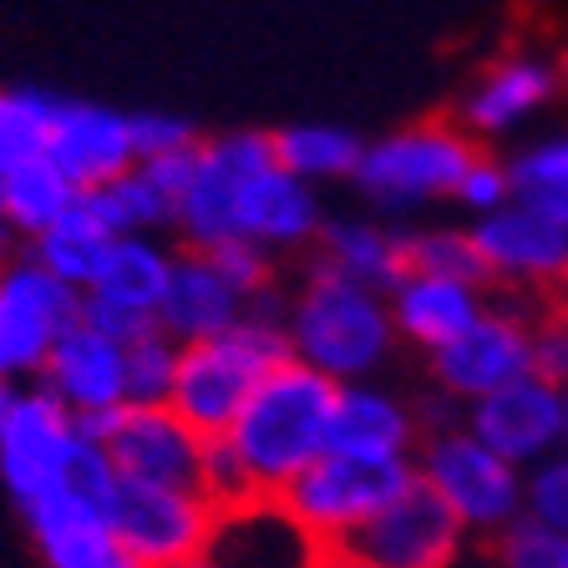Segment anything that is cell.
<instances>
[{
	"label": "cell",
	"mask_w": 568,
	"mask_h": 568,
	"mask_svg": "<svg viewBox=\"0 0 568 568\" xmlns=\"http://www.w3.org/2000/svg\"><path fill=\"white\" fill-rule=\"evenodd\" d=\"M284 335H290V355L300 366L331 376L335 386L376 381V371L402 341L381 290L345 280L320 260L284 295Z\"/></svg>",
	"instance_id": "obj_1"
},
{
	"label": "cell",
	"mask_w": 568,
	"mask_h": 568,
	"mask_svg": "<svg viewBox=\"0 0 568 568\" xmlns=\"http://www.w3.org/2000/svg\"><path fill=\"white\" fill-rule=\"evenodd\" d=\"M335 402H341V386L300 361H284L260 381L239 422L229 426V447L244 457L264 497H280L331 452Z\"/></svg>",
	"instance_id": "obj_2"
},
{
	"label": "cell",
	"mask_w": 568,
	"mask_h": 568,
	"mask_svg": "<svg viewBox=\"0 0 568 568\" xmlns=\"http://www.w3.org/2000/svg\"><path fill=\"white\" fill-rule=\"evenodd\" d=\"M284 361H295V355H290V335H284V295H274L264 305H254V315L234 331L183 345L168 406L203 442L229 437V426L239 422V412L260 390V381L270 371H280Z\"/></svg>",
	"instance_id": "obj_3"
},
{
	"label": "cell",
	"mask_w": 568,
	"mask_h": 568,
	"mask_svg": "<svg viewBox=\"0 0 568 568\" xmlns=\"http://www.w3.org/2000/svg\"><path fill=\"white\" fill-rule=\"evenodd\" d=\"M416 483L447 503L473 544H497L513 523H523V473L467 432H426L416 447Z\"/></svg>",
	"instance_id": "obj_4"
},
{
	"label": "cell",
	"mask_w": 568,
	"mask_h": 568,
	"mask_svg": "<svg viewBox=\"0 0 568 568\" xmlns=\"http://www.w3.org/2000/svg\"><path fill=\"white\" fill-rule=\"evenodd\" d=\"M473 158H477V138L462 122L426 118L366 142V158H361L351 183L366 193V203L376 213L396 219V213H416L426 203L452 199L462 168Z\"/></svg>",
	"instance_id": "obj_5"
},
{
	"label": "cell",
	"mask_w": 568,
	"mask_h": 568,
	"mask_svg": "<svg viewBox=\"0 0 568 568\" xmlns=\"http://www.w3.org/2000/svg\"><path fill=\"white\" fill-rule=\"evenodd\" d=\"M548 305H528L513 295H493L487 315L457 335L452 345L432 351L426 371H432V390L452 396L457 406H473L493 390L513 386V381L544 371L538 361V325H544Z\"/></svg>",
	"instance_id": "obj_6"
},
{
	"label": "cell",
	"mask_w": 568,
	"mask_h": 568,
	"mask_svg": "<svg viewBox=\"0 0 568 568\" xmlns=\"http://www.w3.org/2000/svg\"><path fill=\"white\" fill-rule=\"evenodd\" d=\"M416 487V457H351L325 452L305 477L284 487V508L295 513L325 548H341L376 513Z\"/></svg>",
	"instance_id": "obj_7"
},
{
	"label": "cell",
	"mask_w": 568,
	"mask_h": 568,
	"mask_svg": "<svg viewBox=\"0 0 568 568\" xmlns=\"http://www.w3.org/2000/svg\"><path fill=\"white\" fill-rule=\"evenodd\" d=\"M467 229L493 295H513L528 305H558L568 295V229L544 209L518 199L487 219H473Z\"/></svg>",
	"instance_id": "obj_8"
},
{
	"label": "cell",
	"mask_w": 568,
	"mask_h": 568,
	"mask_svg": "<svg viewBox=\"0 0 568 568\" xmlns=\"http://www.w3.org/2000/svg\"><path fill=\"white\" fill-rule=\"evenodd\" d=\"M77 442H82V422L41 381L31 386L0 381V483L16 497V508L36 503L67 477Z\"/></svg>",
	"instance_id": "obj_9"
},
{
	"label": "cell",
	"mask_w": 568,
	"mask_h": 568,
	"mask_svg": "<svg viewBox=\"0 0 568 568\" xmlns=\"http://www.w3.org/2000/svg\"><path fill=\"white\" fill-rule=\"evenodd\" d=\"M82 315V295L47 274L31 254H16L0 270V381H41L51 351Z\"/></svg>",
	"instance_id": "obj_10"
},
{
	"label": "cell",
	"mask_w": 568,
	"mask_h": 568,
	"mask_svg": "<svg viewBox=\"0 0 568 568\" xmlns=\"http://www.w3.org/2000/svg\"><path fill=\"white\" fill-rule=\"evenodd\" d=\"M213 518H219V508L189 487H153L118 477V487L106 497V523L138 568H178L203 558Z\"/></svg>",
	"instance_id": "obj_11"
},
{
	"label": "cell",
	"mask_w": 568,
	"mask_h": 568,
	"mask_svg": "<svg viewBox=\"0 0 568 568\" xmlns=\"http://www.w3.org/2000/svg\"><path fill=\"white\" fill-rule=\"evenodd\" d=\"M467 548H473L467 528L447 513V503L416 483L331 554H345L366 568H462Z\"/></svg>",
	"instance_id": "obj_12"
},
{
	"label": "cell",
	"mask_w": 568,
	"mask_h": 568,
	"mask_svg": "<svg viewBox=\"0 0 568 568\" xmlns=\"http://www.w3.org/2000/svg\"><path fill=\"white\" fill-rule=\"evenodd\" d=\"M82 432L106 447L118 477L199 493L203 447H209V442H203L189 422H178L173 406H122L118 416L87 422Z\"/></svg>",
	"instance_id": "obj_13"
},
{
	"label": "cell",
	"mask_w": 568,
	"mask_h": 568,
	"mask_svg": "<svg viewBox=\"0 0 568 568\" xmlns=\"http://www.w3.org/2000/svg\"><path fill=\"white\" fill-rule=\"evenodd\" d=\"M274 163L270 132H224V138H203L199 168H193L189 189L178 199L173 229L183 234V248H213L234 239L239 193L260 168Z\"/></svg>",
	"instance_id": "obj_14"
},
{
	"label": "cell",
	"mask_w": 568,
	"mask_h": 568,
	"mask_svg": "<svg viewBox=\"0 0 568 568\" xmlns=\"http://www.w3.org/2000/svg\"><path fill=\"white\" fill-rule=\"evenodd\" d=\"M564 396L568 390L554 376L532 371V376L473 402L462 412V426L503 462H513L518 473H528L532 462L564 452Z\"/></svg>",
	"instance_id": "obj_15"
},
{
	"label": "cell",
	"mask_w": 568,
	"mask_h": 568,
	"mask_svg": "<svg viewBox=\"0 0 568 568\" xmlns=\"http://www.w3.org/2000/svg\"><path fill=\"white\" fill-rule=\"evenodd\" d=\"M203 558L213 568H325L331 548L284 508V497H248L213 518Z\"/></svg>",
	"instance_id": "obj_16"
},
{
	"label": "cell",
	"mask_w": 568,
	"mask_h": 568,
	"mask_svg": "<svg viewBox=\"0 0 568 568\" xmlns=\"http://www.w3.org/2000/svg\"><path fill=\"white\" fill-rule=\"evenodd\" d=\"M41 386L67 406L77 422H102L118 416L128 406V345H118L112 335L92 331L82 315L61 335V345L51 351Z\"/></svg>",
	"instance_id": "obj_17"
},
{
	"label": "cell",
	"mask_w": 568,
	"mask_h": 568,
	"mask_svg": "<svg viewBox=\"0 0 568 568\" xmlns=\"http://www.w3.org/2000/svg\"><path fill=\"white\" fill-rule=\"evenodd\" d=\"M47 158L77 183V193H97L106 183H118L122 173L138 168L132 112H118V106H102V102H67L61 97Z\"/></svg>",
	"instance_id": "obj_18"
},
{
	"label": "cell",
	"mask_w": 568,
	"mask_h": 568,
	"mask_svg": "<svg viewBox=\"0 0 568 568\" xmlns=\"http://www.w3.org/2000/svg\"><path fill=\"white\" fill-rule=\"evenodd\" d=\"M21 518L47 568H138L128 558V548L118 544L102 503L71 493L61 483L51 493H41L36 503H26Z\"/></svg>",
	"instance_id": "obj_19"
},
{
	"label": "cell",
	"mask_w": 568,
	"mask_h": 568,
	"mask_svg": "<svg viewBox=\"0 0 568 568\" xmlns=\"http://www.w3.org/2000/svg\"><path fill=\"white\" fill-rule=\"evenodd\" d=\"M248 315H254V305L213 270L209 254L178 248L173 280H168V295L158 305V331L173 335L178 345H199V341H213V335L244 325Z\"/></svg>",
	"instance_id": "obj_20"
},
{
	"label": "cell",
	"mask_w": 568,
	"mask_h": 568,
	"mask_svg": "<svg viewBox=\"0 0 568 568\" xmlns=\"http://www.w3.org/2000/svg\"><path fill=\"white\" fill-rule=\"evenodd\" d=\"M325 229V209H320L315 189L300 183L295 173H284L280 163L260 168L239 193V219H234V239L270 248L274 260L290 248H305L320 239Z\"/></svg>",
	"instance_id": "obj_21"
},
{
	"label": "cell",
	"mask_w": 568,
	"mask_h": 568,
	"mask_svg": "<svg viewBox=\"0 0 568 568\" xmlns=\"http://www.w3.org/2000/svg\"><path fill=\"white\" fill-rule=\"evenodd\" d=\"M386 305L396 320V335L432 355L487 315L493 290L473 280H447V274H406L386 295Z\"/></svg>",
	"instance_id": "obj_22"
},
{
	"label": "cell",
	"mask_w": 568,
	"mask_h": 568,
	"mask_svg": "<svg viewBox=\"0 0 568 568\" xmlns=\"http://www.w3.org/2000/svg\"><path fill=\"white\" fill-rule=\"evenodd\" d=\"M416 447H422V422H416L412 402H402L396 390L376 386V381L341 386L331 452H351V457H416Z\"/></svg>",
	"instance_id": "obj_23"
},
{
	"label": "cell",
	"mask_w": 568,
	"mask_h": 568,
	"mask_svg": "<svg viewBox=\"0 0 568 568\" xmlns=\"http://www.w3.org/2000/svg\"><path fill=\"white\" fill-rule=\"evenodd\" d=\"M558 92V67L538 57H508L487 67V77H477V87L462 102V128L473 138H497L513 132Z\"/></svg>",
	"instance_id": "obj_24"
},
{
	"label": "cell",
	"mask_w": 568,
	"mask_h": 568,
	"mask_svg": "<svg viewBox=\"0 0 568 568\" xmlns=\"http://www.w3.org/2000/svg\"><path fill=\"white\" fill-rule=\"evenodd\" d=\"M320 264H331L345 280H361L381 295H390L406 280V229H390L381 219H325L315 239Z\"/></svg>",
	"instance_id": "obj_25"
},
{
	"label": "cell",
	"mask_w": 568,
	"mask_h": 568,
	"mask_svg": "<svg viewBox=\"0 0 568 568\" xmlns=\"http://www.w3.org/2000/svg\"><path fill=\"white\" fill-rule=\"evenodd\" d=\"M173 260H178V248L158 244L153 234H122L106 248V264L97 274L92 295L158 320V305H163L168 280H173Z\"/></svg>",
	"instance_id": "obj_26"
},
{
	"label": "cell",
	"mask_w": 568,
	"mask_h": 568,
	"mask_svg": "<svg viewBox=\"0 0 568 568\" xmlns=\"http://www.w3.org/2000/svg\"><path fill=\"white\" fill-rule=\"evenodd\" d=\"M77 203H82L77 183H71L51 158H31V163L6 173V209H0V224L36 244V239L51 234Z\"/></svg>",
	"instance_id": "obj_27"
},
{
	"label": "cell",
	"mask_w": 568,
	"mask_h": 568,
	"mask_svg": "<svg viewBox=\"0 0 568 568\" xmlns=\"http://www.w3.org/2000/svg\"><path fill=\"white\" fill-rule=\"evenodd\" d=\"M274 142V163L284 173H295L300 183H335V178H355L366 142L351 128H331V122H295V128L270 132Z\"/></svg>",
	"instance_id": "obj_28"
},
{
	"label": "cell",
	"mask_w": 568,
	"mask_h": 568,
	"mask_svg": "<svg viewBox=\"0 0 568 568\" xmlns=\"http://www.w3.org/2000/svg\"><path fill=\"white\" fill-rule=\"evenodd\" d=\"M106 248H112V234H106L102 224H97L92 213L77 203V209L61 219L51 234H41L26 254H31L36 264L47 274H57L67 290H77V295H92L97 290V274H102L106 264Z\"/></svg>",
	"instance_id": "obj_29"
},
{
	"label": "cell",
	"mask_w": 568,
	"mask_h": 568,
	"mask_svg": "<svg viewBox=\"0 0 568 568\" xmlns=\"http://www.w3.org/2000/svg\"><path fill=\"white\" fill-rule=\"evenodd\" d=\"M82 209L92 213V219H97V224H102L112 239L173 229V213H178L173 199H168V193L158 189V183L142 173V168L122 173L118 183H106V189H97V193H82Z\"/></svg>",
	"instance_id": "obj_30"
},
{
	"label": "cell",
	"mask_w": 568,
	"mask_h": 568,
	"mask_svg": "<svg viewBox=\"0 0 568 568\" xmlns=\"http://www.w3.org/2000/svg\"><path fill=\"white\" fill-rule=\"evenodd\" d=\"M57 106L61 97L36 92V87H0V173L47 158Z\"/></svg>",
	"instance_id": "obj_31"
},
{
	"label": "cell",
	"mask_w": 568,
	"mask_h": 568,
	"mask_svg": "<svg viewBox=\"0 0 568 568\" xmlns=\"http://www.w3.org/2000/svg\"><path fill=\"white\" fill-rule=\"evenodd\" d=\"M513 183H518V199L544 209L548 219L568 229V132L548 142H532L528 153L513 158Z\"/></svg>",
	"instance_id": "obj_32"
},
{
	"label": "cell",
	"mask_w": 568,
	"mask_h": 568,
	"mask_svg": "<svg viewBox=\"0 0 568 568\" xmlns=\"http://www.w3.org/2000/svg\"><path fill=\"white\" fill-rule=\"evenodd\" d=\"M406 274H447V280L487 284L473 229H406Z\"/></svg>",
	"instance_id": "obj_33"
},
{
	"label": "cell",
	"mask_w": 568,
	"mask_h": 568,
	"mask_svg": "<svg viewBox=\"0 0 568 568\" xmlns=\"http://www.w3.org/2000/svg\"><path fill=\"white\" fill-rule=\"evenodd\" d=\"M183 345L163 331H148L128 345V406H168Z\"/></svg>",
	"instance_id": "obj_34"
},
{
	"label": "cell",
	"mask_w": 568,
	"mask_h": 568,
	"mask_svg": "<svg viewBox=\"0 0 568 568\" xmlns=\"http://www.w3.org/2000/svg\"><path fill=\"white\" fill-rule=\"evenodd\" d=\"M199 254H209L213 270L224 274L239 295L248 300V305H264V300L280 295V280H274V254H270V248L248 244V239H224V244L199 248Z\"/></svg>",
	"instance_id": "obj_35"
},
{
	"label": "cell",
	"mask_w": 568,
	"mask_h": 568,
	"mask_svg": "<svg viewBox=\"0 0 568 568\" xmlns=\"http://www.w3.org/2000/svg\"><path fill=\"white\" fill-rule=\"evenodd\" d=\"M523 518L568 532V452H554L523 473Z\"/></svg>",
	"instance_id": "obj_36"
},
{
	"label": "cell",
	"mask_w": 568,
	"mask_h": 568,
	"mask_svg": "<svg viewBox=\"0 0 568 568\" xmlns=\"http://www.w3.org/2000/svg\"><path fill=\"white\" fill-rule=\"evenodd\" d=\"M452 203H462V209L473 213V219H487V213H497V209H508V203H518L513 163H503V158H487L483 148H477V158L462 168L457 189H452Z\"/></svg>",
	"instance_id": "obj_37"
},
{
	"label": "cell",
	"mask_w": 568,
	"mask_h": 568,
	"mask_svg": "<svg viewBox=\"0 0 568 568\" xmlns=\"http://www.w3.org/2000/svg\"><path fill=\"white\" fill-rule=\"evenodd\" d=\"M493 548V564L497 568H568V532L554 528H538V523H513Z\"/></svg>",
	"instance_id": "obj_38"
},
{
	"label": "cell",
	"mask_w": 568,
	"mask_h": 568,
	"mask_svg": "<svg viewBox=\"0 0 568 568\" xmlns=\"http://www.w3.org/2000/svg\"><path fill=\"white\" fill-rule=\"evenodd\" d=\"M199 493L209 497L213 508H239V503H248V497H264L260 487H254V477H248L244 457H239L234 447H229V437H213L209 447H203V477H199Z\"/></svg>",
	"instance_id": "obj_39"
},
{
	"label": "cell",
	"mask_w": 568,
	"mask_h": 568,
	"mask_svg": "<svg viewBox=\"0 0 568 568\" xmlns=\"http://www.w3.org/2000/svg\"><path fill=\"white\" fill-rule=\"evenodd\" d=\"M199 128L178 112H132V148H138V163H158V158H173L183 148H199Z\"/></svg>",
	"instance_id": "obj_40"
},
{
	"label": "cell",
	"mask_w": 568,
	"mask_h": 568,
	"mask_svg": "<svg viewBox=\"0 0 568 568\" xmlns=\"http://www.w3.org/2000/svg\"><path fill=\"white\" fill-rule=\"evenodd\" d=\"M82 320L92 325V331L112 335L118 345H132L138 335L158 331L153 315H138V310H122V305H112V300H97V295H82Z\"/></svg>",
	"instance_id": "obj_41"
},
{
	"label": "cell",
	"mask_w": 568,
	"mask_h": 568,
	"mask_svg": "<svg viewBox=\"0 0 568 568\" xmlns=\"http://www.w3.org/2000/svg\"><path fill=\"white\" fill-rule=\"evenodd\" d=\"M538 361H544V376L568 390V305H548L538 325Z\"/></svg>",
	"instance_id": "obj_42"
},
{
	"label": "cell",
	"mask_w": 568,
	"mask_h": 568,
	"mask_svg": "<svg viewBox=\"0 0 568 568\" xmlns=\"http://www.w3.org/2000/svg\"><path fill=\"white\" fill-rule=\"evenodd\" d=\"M11 260H16V254H11V229L0 224V270H6V264H11Z\"/></svg>",
	"instance_id": "obj_43"
},
{
	"label": "cell",
	"mask_w": 568,
	"mask_h": 568,
	"mask_svg": "<svg viewBox=\"0 0 568 568\" xmlns=\"http://www.w3.org/2000/svg\"><path fill=\"white\" fill-rule=\"evenodd\" d=\"M325 568H366V564H355V558H345V554H331L325 558Z\"/></svg>",
	"instance_id": "obj_44"
},
{
	"label": "cell",
	"mask_w": 568,
	"mask_h": 568,
	"mask_svg": "<svg viewBox=\"0 0 568 568\" xmlns=\"http://www.w3.org/2000/svg\"><path fill=\"white\" fill-rule=\"evenodd\" d=\"M558 87H568V57L558 61Z\"/></svg>",
	"instance_id": "obj_45"
},
{
	"label": "cell",
	"mask_w": 568,
	"mask_h": 568,
	"mask_svg": "<svg viewBox=\"0 0 568 568\" xmlns=\"http://www.w3.org/2000/svg\"><path fill=\"white\" fill-rule=\"evenodd\" d=\"M564 452H568V396H564Z\"/></svg>",
	"instance_id": "obj_46"
},
{
	"label": "cell",
	"mask_w": 568,
	"mask_h": 568,
	"mask_svg": "<svg viewBox=\"0 0 568 568\" xmlns=\"http://www.w3.org/2000/svg\"><path fill=\"white\" fill-rule=\"evenodd\" d=\"M178 568H213L209 558H193V564H178Z\"/></svg>",
	"instance_id": "obj_47"
},
{
	"label": "cell",
	"mask_w": 568,
	"mask_h": 568,
	"mask_svg": "<svg viewBox=\"0 0 568 568\" xmlns=\"http://www.w3.org/2000/svg\"><path fill=\"white\" fill-rule=\"evenodd\" d=\"M0 209H6V173H0Z\"/></svg>",
	"instance_id": "obj_48"
},
{
	"label": "cell",
	"mask_w": 568,
	"mask_h": 568,
	"mask_svg": "<svg viewBox=\"0 0 568 568\" xmlns=\"http://www.w3.org/2000/svg\"><path fill=\"white\" fill-rule=\"evenodd\" d=\"M558 305H568V295H564V300H558Z\"/></svg>",
	"instance_id": "obj_49"
}]
</instances>
